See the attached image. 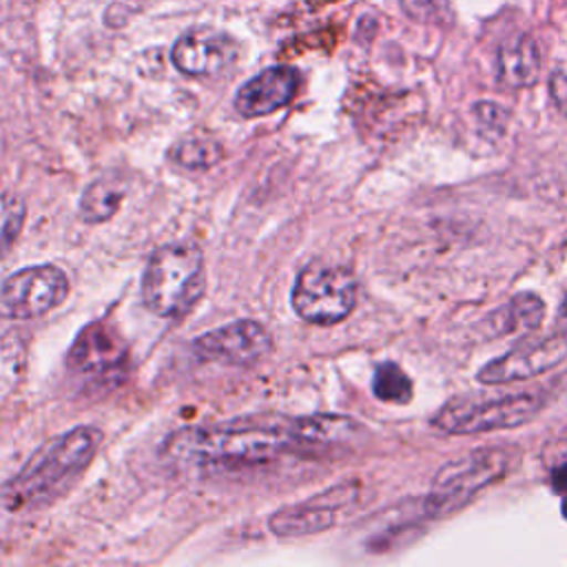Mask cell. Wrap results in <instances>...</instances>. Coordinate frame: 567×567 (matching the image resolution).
I'll use <instances>...</instances> for the list:
<instances>
[{"mask_svg": "<svg viewBox=\"0 0 567 567\" xmlns=\"http://www.w3.org/2000/svg\"><path fill=\"white\" fill-rule=\"evenodd\" d=\"M69 295V279L53 264L16 270L0 286V312L11 319H35L58 308Z\"/></svg>", "mask_w": 567, "mask_h": 567, "instance_id": "52a82bcc", "label": "cell"}, {"mask_svg": "<svg viewBox=\"0 0 567 567\" xmlns=\"http://www.w3.org/2000/svg\"><path fill=\"white\" fill-rule=\"evenodd\" d=\"M551 487L560 494H567V461L558 463L554 470H551Z\"/></svg>", "mask_w": 567, "mask_h": 567, "instance_id": "cb8c5ba5", "label": "cell"}, {"mask_svg": "<svg viewBox=\"0 0 567 567\" xmlns=\"http://www.w3.org/2000/svg\"><path fill=\"white\" fill-rule=\"evenodd\" d=\"M543 408L540 394H503V396H463L445 403L432 425L445 434H483L527 423Z\"/></svg>", "mask_w": 567, "mask_h": 567, "instance_id": "5b68a950", "label": "cell"}, {"mask_svg": "<svg viewBox=\"0 0 567 567\" xmlns=\"http://www.w3.org/2000/svg\"><path fill=\"white\" fill-rule=\"evenodd\" d=\"M24 217H27V206L18 195L13 193L0 195V259L9 252V248L18 239Z\"/></svg>", "mask_w": 567, "mask_h": 567, "instance_id": "ffe728a7", "label": "cell"}, {"mask_svg": "<svg viewBox=\"0 0 567 567\" xmlns=\"http://www.w3.org/2000/svg\"><path fill=\"white\" fill-rule=\"evenodd\" d=\"M297 445H341L357 436L361 423L341 414H312L290 421Z\"/></svg>", "mask_w": 567, "mask_h": 567, "instance_id": "9a60e30c", "label": "cell"}, {"mask_svg": "<svg viewBox=\"0 0 567 567\" xmlns=\"http://www.w3.org/2000/svg\"><path fill=\"white\" fill-rule=\"evenodd\" d=\"M540 71V55L534 38L516 33L498 49V75L507 86L523 89L536 82Z\"/></svg>", "mask_w": 567, "mask_h": 567, "instance_id": "5bb4252c", "label": "cell"}, {"mask_svg": "<svg viewBox=\"0 0 567 567\" xmlns=\"http://www.w3.org/2000/svg\"><path fill=\"white\" fill-rule=\"evenodd\" d=\"M512 463V454L507 450H474L458 458L445 463L430 487V494L423 498V514L430 518L445 516L467 501H472L487 485L498 481Z\"/></svg>", "mask_w": 567, "mask_h": 567, "instance_id": "277c9868", "label": "cell"}, {"mask_svg": "<svg viewBox=\"0 0 567 567\" xmlns=\"http://www.w3.org/2000/svg\"><path fill=\"white\" fill-rule=\"evenodd\" d=\"M350 498H354V492L350 485L332 487V489L317 494L303 503H295V505H286V507L277 509L268 518V527L275 536H281V538H295V536H308V534L323 532L334 525L337 512Z\"/></svg>", "mask_w": 567, "mask_h": 567, "instance_id": "7c38bea8", "label": "cell"}, {"mask_svg": "<svg viewBox=\"0 0 567 567\" xmlns=\"http://www.w3.org/2000/svg\"><path fill=\"white\" fill-rule=\"evenodd\" d=\"M126 197V182L117 175H104L93 179L80 195V217L89 224L111 219Z\"/></svg>", "mask_w": 567, "mask_h": 567, "instance_id": "e0dca14e", "label": "cell"}, {"mask_svg": "<svg viewBox=\"0 0 567 567\" xmlns=\"http://www.w3.org/2000/svg\"><path fill=\"white\" fill-rule=\"evenodd\" d=\"M128 359V343L122 332L106 319L84 326L69 348L66 365L84 374L115 372Z\"/></svg>", "mask_w": 567, "mask_h": 567, "instance_id": "8fae6325", "label": "cell"}, {"mask_svg": "<svg viewBox=\"0 0 567 567\" xmlns=\"http://www.w3.org/2000/svg\"><path fill=\"white\" fill-rule=\"evenodd\" d=\"M372 392L385 403H408L412 396V381L396 363L385 361L374 370Z\"/></svg>", "mask_w": 567, "mask_h": 567, "instance_id": "d6986e66", "label": "cell"}, {"mask_svg": "<svg viewBox=\"0 0 567 567\" xmlns=\"http://www.w3.org/2000/svg\"><path fill=\"white\" fill-rule=\"evenodd\" d=\"M193 350L206 361L252 365L270 354L272 339L261 323L252 319H237L199 334L193 341Z\"/></svg>", "mask_w": 567, "mask_h": 567, "instance_id": "ba28073f", "label": "cell"}, {"mask_svg": "<svg viewBox=\"0 0 567 567\" xmlns=\"http://www.w3.org/2000/svg\"><path fill=\"white\" fill-rule=\"evenodd\" d=\"M290 299L303 321L339 323L357 303V279L348 268L315 261L299 270Z\"/></svg>", "mask_w": 567, "mask_h": 567, "instance_id": "8992f818", "label": "cell"}, {"mask_svg": "<svg viewBox=\"0 0 567 567\" xmlns=\"http://www.w3.org/2000/svg\"><path fill=\"white\" fill-rule=\"evenodd\" d=\"M102 443V430L78 425L42 445L22 470L4 485V507L18 512L47 503L64 489L95 456Z\"/></svg>", "mask_w": 567, "mask_h": 567, "instance_id": "7a4b0ae2", "label": "cell"}, {"mask_svg": "<svg viewBox=\"0 0 567 567\" xmlns=\"http://www.w3.org/2000/svg\"><path fill=\"white\" fill-rule=\"evenodd\" d=\"M556 326H558V332L567 334V292L558 306V312H556Z\"/></svg>", "mask_w": 567, "mask_h": 567, "instance_id": "d4e9b609", "label": "cell"}, {"mask_svg": "<svg viewBox=\"0 0 567 567\" xmlns=\"http://www.w3.org/2000/svg\"><path fill=\"white\" fill-rule=\"evenodd\" d=\"M545 303L538 295L520 292L514 295L503 308L487 317V323L496 334H525L543 323Z\"/></svg>", "mask_w": 567, "mask_h": 567, "instance_id": "2e32d148", "label": "cell"}, {"mask_svg": "<svg viewBox=\"0 0 567 567\" xmlns=\"http://www.w3.org/2000/svg\"><path fill=\"white\" fill-rule=\"evenodd\" d=\"M292 425H190L173 432L164 452L184 465H252L295 447Z\"/></svg>", "mask_w": 567, "mask_h": 567, "instance_id": "6da1fadb", "label": "cell"}, {"mask_svg": "<svg viewBox=\"0 0 567 567\" xmlns=\"http://www.w3.org/2000/svg\"><path fill=\"white\" fill-rule=\"evenodd\" d=\"M563 516L567 518V494H565V498H563Z\"/></svg>", "mask_w": 567, "mask_h": 567, "instance_id": "484cf974", "label": "cell"}, {"mask_svg": "<svg viewBox=\"0 0 567 567\" xmlns=\"http://www.w3.org/2000/svg\"><path fill=\"white\" fill-rule=\"evenodd\" d=\"M474 115L483 128H489L494 133H501L507 124V111L501 104L494 102H478L474 104Z\"/></svg>", "mask_w": 567, "mask_h": 567, "instance_id": "44dd1931", "label": "cell"}, {"mask_svg": "<svg viewBox=\"0 0 567 567\" xmlns=\"http://www.w3.org/2000/svg\"><path fill=\"white\" fill-rule=\"evenodd\" d=\"M168 155L182 168L206 171V168L215 166L221 159L224 148H221V144L217 140H213L208 135H188V137L179 140L168 151Z\"/></svg>", "mask_w": 567, "mask_h": 567, "instance_id": "ac0fdd59", "label": "cell"}, {"mask_svg": "<svg viewBox=\"0 0 567 567\" xmlns=\"http://www.w3.org/2000/svg\"><path fill=\"white\" fill-rule=\"evenodd\" d=\"M399 2H401V9H403L410 18L419 20V22H425V20L434 18L436 4H434L432 0H399Z\"/></svg>", "mask_w": 567, "mask_h": 567, "instance_id": "7402d4cb", "label": "cell"}, {"mask_svg": "<svg viewBox=\"0 0 567 567\" xmlns=\"http://www.w3.org/2000/svg\"><path fill=\"white\" fill-rule=\"evenodd\" d=\"M206 270L202 250L190 241L159 246L142 275L144 306L159 317H179L202 297Z\"/></svg>", "mask_w": 567, "mask_h": 567, "instance_id": "3957f363", "label": "cell"}, {"mask_svg": "<svg viewBox=\"0 0 567 567\" xmlns=\"http://www.w3.org/2000/svg\"><path fill=\"white\" fill-rule=\"evenodd\" d=\"M549 91H551V97L558 104V109L567 115V73L556 71L549 80Z\"/></svg>", "mask_w": 567, "mask_h": 567, "instance_id": "603a6c76", "label": "cell"}, {"mask_svg": "<svg viewBox=\"0 0 567 567\" xmlns=\"http://www.w3.org/2000/svg\"><path fill=\"white\" fill-rule=\"evenodd\" d=\"M567 357V334L558 332L554 337L523 343L498 359L487 361L476 379L485 385H503L514 381H525L556 368Z\"/></svg>", "mask_w": 567, "mask_h": 567, "instance_id": "9c48e42d", "label": "cell"}, {"mask_svg": "<svg viewBox=\"0 0 567 567\" xmlns=\"http://www.w3.org/2000/svg\"><path fill=\"white\" fill-rule=\"evenodd\" d=\"M239 44L224 31L210 27H197L177 38L171 51V60L177 71L186 75H217L235 64Z\"/></svg>", "mask_w": 567, "mask_h": 567, "instance_id": "30bf717a", "label": "cell"}, {"mask_svg": "<svg viewBox=\"0 0 567 567\" xmlns=\"http://www.w3.org/2000/svg\"><path fill=\"white\" fill-rule=\"evenodd\" d=\"M299 89V73L292 66H268L252 75L235 93V109L244 117H261L292 102Z\"/></svg>", "mask_w": 567, "mask_h": 567, "instance_id": "4fadbf2b", "label": "cell"}]
</instances>
